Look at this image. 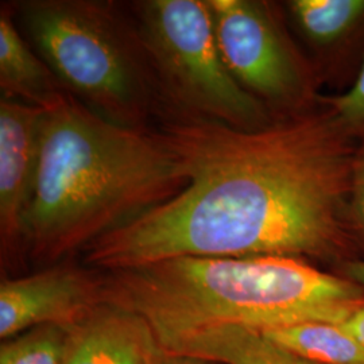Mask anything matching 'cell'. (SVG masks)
Returning <instances> with one entry per match:
<instances>
[{"label":"cell","mask_w":364,"mask_h":364,"mask_svg":"<svg viewBox=\"0 0 364 364\" xmlns=\"http://www.w3.org/2000/svg\"><path fill=\"white\" fill-rule=\"evenodd\" d=\"M336 274L364 289V258H356L340 263Z\"/></svg>","instance_id":"obj_17"},{"label":"cell","mask_w":364,"mask_h":364,"mask_svg":"<svg viewBox=\"0 0 364 364\" xmlns=\"http://www.w3.org/2000/svg\"><path fill=\"white\" fill-rule=\"evenodd\" d=\"M223 61L274 119L321 105L323 84L287 21L284 3L208 0Z\"/></svg>","instance_id":"obj_6"},{"label":"cell","mask_w":364,"mask_h":364,"mask_svg":"<svg viewBox=\"0 0 364 364\" xmlns=\"http://www.w3.org/2000/svg\"><path fill=\"white\" fill-rule=\"evenodd\" d=\"M130 10L166 108L165 119L209 120L246 131L277 120L224 64L208 0H141L132 1Z\"/></svg>","instance_id":"obj_5"},{"label":"cell","mask_w":364,"mask_h":364,"mask_svg":"<svg viewBox=\"0 0 364 364\" xmlns=\"http://www.w3.org/2000/svg\"><path fill=\"white\" fill-rule=\"evenodd\" d=\"M103 302V277L76 266L3 278L0 284V338L18 336L42 326H77Z\"/></svg>","instance_id":"obj_7"},{"label":"cell","mask_w":364,"mask_h":364,"mask_svg":"<svg viewBox=\"0 0 364 364\" xmlns=\"http://www.w3.org/2000/svg\"><path fill=\"white\" fill-rule=\"evenodd\" d=\"M364 346V304L341 324Z\"/></svg>","instance_id":"obj_18"},{"label":"cell","mask_w":364,"mask_h":364,"mask_svg":"<svg viewBox=\"0 0 364 364\" xmlns=\"http://www.w3.org/2000/svg\"><path fill=\"white\" fill-rule=\"evenodd\" d=\"M22 33L65 91L124 127L153 130L166 108L130 6L112 0L13 1Z\"/></svg>","instance_id":"obj_4"},{"label":"cell","mask_w":364,"mask_h":364,"mask_svg":"<svg viewBox=\"0 0 364 364\" xmlns=\"http://www.w3.org/2000/svg\"><path fill=\"white\" fill-rule=\"evenodd\" d=\"M264 333L313 363L364 364L363 344L341 324L305 323Z\"/></svg>","instance_id":"obj_13"},{"label":"cell","mask_w":364,"mask_h":364,"mask_svg":"<svg viewBox=\"0 0 364 364\" xmlns=\"http://www.w3.org/2000/svg\"><path fill=\"white\" fill-rule=\"evenodd\" d=\"M70 328L42 326L3 340L0 364H64Z\"/></svg>","instance_id":"obj_14"},{"label":"cell","mask_w":364,"mask_h":364,"mask_svg":"<svg viewBox=\"0 0 364 364\" xmlns=\"http://www.w3.org/2000/svg\"><path fill=\"white\" fill-rule=\"evenodd\" d=\"M284 7L323 87L347 91L364 65V0H289Z\"/></svg>","instance_id":"obj_8"},{"label":"cell","mask_w":364,"mask_h":364,"mask_svg":"<svg viewBox=\"0 0 364 364\" xmlns=\"http://www.w3.org/2000/svg\"><path fill=\"white\" fill-rule=\"evenodd\" d=\"M347 216L358 250L364 251V141L358 144L352 168Z\"/></svg>","instance_id":"obj_16"},{"label":"cell","mask_w":364,"mask_h":364,"mask_svg":"<svg viewBox=\"0 0 364 364\" xmlns=\"http://www.w3.org/2000/svg\"><path fill=\"white\" fill-rule=\"evenodd\" d=\"M156 131L186 186L90 245L88 266L115 272L185 257L338 264L358 258L347 201L359 142L323 99L316 109L260 130L168 117Z\"/></svg>","instance_id":"obj_1"},{"label":"cell","mask_w":364,"mask_h":364,"mask_svg":"<svg viewBox=\"0 0 364 364\" xmlns=\"http://www.w3.org/2000/svg\"><path fill=\"white\" fill-rule=\"evenodd\" d=\"M323 103L358 142L364 141V65L347 91L324 95Z\"/></svg>","instance_id":"obj_15"},{"label":"cell","mask_w":364,"mask_h":364,"mask_svg":"<svg viewBox=\"0 0 364 364\" xmlns=\"http://www.w3.org/2000/svg\"><path fill=\"white\" fill-rule=\"evenodd\" d=\"M43 112L0 99V235L7 255L25 250L23 224L38 173Z\"/></svg>","instance_id":"obj_9"},{"label":"cell","mask_w":364,"mask_h":364,"mask_svg":"<svg viewBox=\"0 0 364 364\" xmlns=\"http://www.w3.org/2000/svg\"><path fill=\"white\" fill-rule=\"evenodd\" d=\"M103 301L147 321L232 323L273 331L343 324L364 289L290 257L174 258L103 275Z\"/></svg>","instance_id":"obj_3"},{"label":"cell","mask_w":364,"mask_h":364,"mask_svg":"<svg viewBox=\"0 0 364 364\" xmlns=\"http://www.w3.org/2000/svg\"><path fill=\"white\" fill-rule=\"evenodd\" d=\"M69 93L16 26L13 3L0 6V99L48 111Z\"/></svg>","instance_id":"obj_12"},{"label":"cell","mask_w":364,"mask_h":364,"mask_svg":"<svg viewBox=\"0 0 364 364\" xmlns=\"http://www.w3.org/2000/svg\"><path fill=\"white\" fill-rule=\"evenodd\" d=\"M161 352L144 317L103 301L70 328L64 364H156Z\"/></svg>","instance_id":"obj_11"},{"label":"cell","mask_w":364,"mask_h":364,"mask_svg":"<svg viewBox=\"0 0 364 364\" xmlns=\"http://www.w3.org/2000/svg\"><path fill=\"white\" fill-rule=\"evenodd\" d=\"M161 134L112 123L68 95L43 112L25 251L54 260L88 247L186 186Z\"/></svg>","instance_id":"obj_2"},{"label":"cell","mask_w":364,"mask_h":364,"mask_svg":"<svg viewBox=\"0 0 364 364\" xmlns=\"http://www.w3.org/2000/svg\"><path fill=\"white\" fill-rule=\"evenodd\" d=\"M162 350L209 363L317 364L301 358L259 329L232 323L149 321Z\"/></svg>","instance_id":"obj_10"},{"label":"cell","mask_w":364,"mask_h":364,"mask_svg":"<svg viewBox=\"0 0 364 364\" xmlns=\"http://www.w3.org/2000/svg\"><path fill=\"white\" fill-rule=\"evenodd\" d=\"M156 364H209V362L191 358V356L169 353V352L162 350V352L158 356V359H156Z\"/></svg>","instance_id":"obj_19"}]
</instances>
